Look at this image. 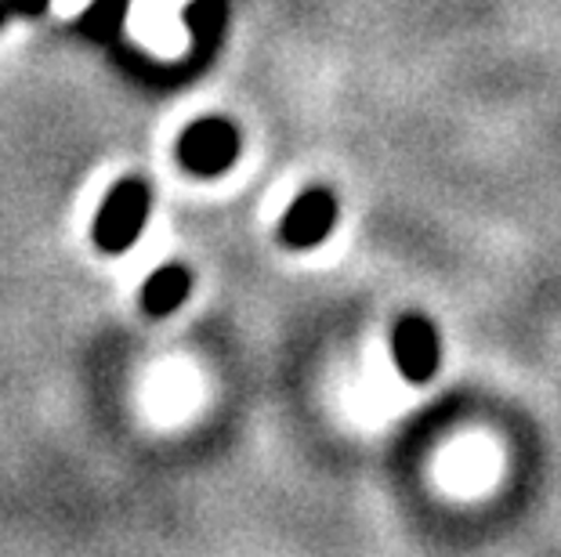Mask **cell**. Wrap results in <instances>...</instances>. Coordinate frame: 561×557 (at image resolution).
Here are the masks:
<instances>
[{
	"label": "cell",
	"instance_id": "obj_1",
	"mask_svg": "<svg viewBox=\"0 0 561 557\" xmlns=\"http://www.w3.org/2000/svg\"><path fill=\"white\" fill-rule=\"evenodd\" d=\"M149 185L146 182H135L127 177L105 196V204L94 218V243L102 246L105 254H124L130 246L138 243L141 229H146V218H149Z\"/></svg>",
	"mask_w": 561,
	"mask_h": 557
},
{
	"label": "cell",
	"instance_id": "obj_2",
	"mask_svg": "<svg viewBox=\"0 0 561 557\" xmlns=\"http://www.w3.org/2000/svg\"><path fill=\"white\" fill-rule=\"evenodd\" d=\"M236 156H240V130L229 120H218V116L185 127L182 141H178V160H182V167L203 177L229 171Z\"/></svg>",
	"mask_w": 561,
	"mask_h": 557
},
{
	"label": "cell",
	"instance_id": "obj_3",
	"mask_svg": "<svg viewBox=\"0 0 561 557\" xmlns=\"http://www.w3.org/2000/svg\"><path fill=\"white\" fill-rule=\"evenodd\" d=\"M333 221H337V199H333V193H327V188H308L283 214L279 240L290 251H308V246H319L327 240Z\"/></svg>",
	"mask_w": 561,
	"mask_h": 557
},
{
	"label": "cell",
	"instance_id": "obj_4",
	"mask_svg": "<svg viewBox=\"0 0 561 557\" xmlns=\"http://www.w3.org/2000/svg\"><path fill=\"white\" fill-rule=\"evenodd\" d=\"M391 355H396V365L405 381H413V384L432 381L438 370V359H442L435 326L427 323L424 315L399 318L396 334H391Z\"/></svg>",
	"mask_w": 561,
	"mask_h": 557
},
{
	"label": "cell",
	"instance_id": "obj_5",
	"mask_svg": "<svg viewBox=\"0 0 561 557\" xmlns=\"http://www.w3.org/2000/svg\"><path fill=\"white\" fill-rule=\"evenodd\" d=\"M188 290H193V276L182 265H163L146 279L141 287V312L149 318H167L185 304Z\"/></svg>",
	"mask_w": 561,
	"mask_h": 557
},
{
	"label": "cell",
	"instance_id": "obj_6",
	"mask_svg": "<svg viewBox=\"0 0 561 557\" xmlns=\"http://www.w3.org/2000/svg\"><path fill=\"white\" fill-rule=\"evenodd\" d=\"M225 19H229V8L225 0H193L185 8V26L188 37H193L199 47H214L225 30Z\"/></svg>",
	"mask_w": 561,
	"mask_h": 557
},
{
	"label": "cell",
	"instance_id": "obj_7",
	"mask_svg": "<svg viewBox=\"0 0 561 557\" xmlns=\"http://www.w3.org/2000/svg\"><path fill=\"white\" fill-rule=\"evenodd\" d=\"M124 15H127V0H91L80 15V30L91 40H113L124 26Z\"/></svg>",
	"mask_w": 561,
	"mask_h": 557
},
{
	"label": "cell",
	"instance_id": "obj_8",
	"mask_svg": "<svg viewBox=\"0 0 561 557\" xmlns=\"http://www.w3.org/2000/svg\"><path fill=\"white\" fill-rule=\"evenodd\" d=\"M8 8L15 11V15H41L47 8V0H8Z\"/></svg>",
	"mask_w": 561,
	"mask_h": 557
},
{
	"label": "cell",
	"instance_id": "obj_9",
	"mask_svg": "<svg viewBox=\"0 0 561 557\" xmlns=\"http://www.w3.org/2000/svg\"><path fill=\"white\" fill-rule=\"evenodd\" d=\"M11 15V8H8V0H0V26H4V19Z\"/></svg>",
	"mask_w": 561,
	"mask_h": 557
}]
</instances>
